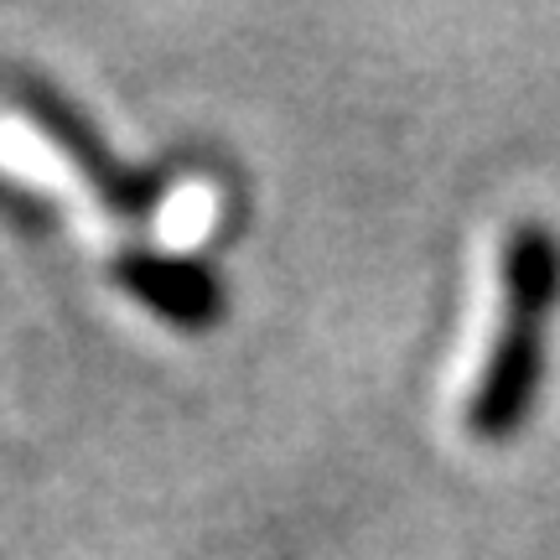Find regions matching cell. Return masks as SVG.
I'll use <instances>...</instances> for the list:
<instances>
[{
    "label": "cell",
    "instance_id": "cell-1",
    "mask_svg": "<svg viewBox=\"0 0 560 560\" xmlns=\"http://www.w3.org/2000/svg\"><path fill=\"white\" fill-rule=\"evenodd\" d=\"M560 312V234L545 219H524L503 240V317L467 395V431L488 446L514 441L545 395L550 327Z\"/></svg>",
    "mask_w": 560,
    "mask_h": 560
},
{
    "label": "cell",
    "instance_id": "cell-2",
    "mask_svg": "<svg viewBox=\"0 0 560 560\" xmlns=\"http://www.w3.org/2000/svg\"><path fill=\"white\" fill-rule=\"evenodd\" d=\"M16 109L37 125L52 145H58L62 161H68V166L94 187V198L104 202V213H109V219L145 223L161 208V198H166V187H172V182L161 177V172H151V166H125V161L104 145L100 130L89 125V115H83L73 100H62L52 83L21 79L16 83Z\"/></svg>",
    "mask_w": 560,
    "mask_h": 560
},
{
    "label": "cell",
    "instance_id": "cell-3",
    "mask_svg": "<svg viewBox=\"0 0 560 560\" xmlns=\"http://www.w3.org/2000/svg\"><path fill=\"white\" fill-rule=\"evenodd\" d=\"M109 280L151 317L182 332H208L229 317V285L208 260L172 255V249H120L109 260Z\"/></svg>",
    "mask_w": 560,
    "mask_h": 560
}]
</instances>
